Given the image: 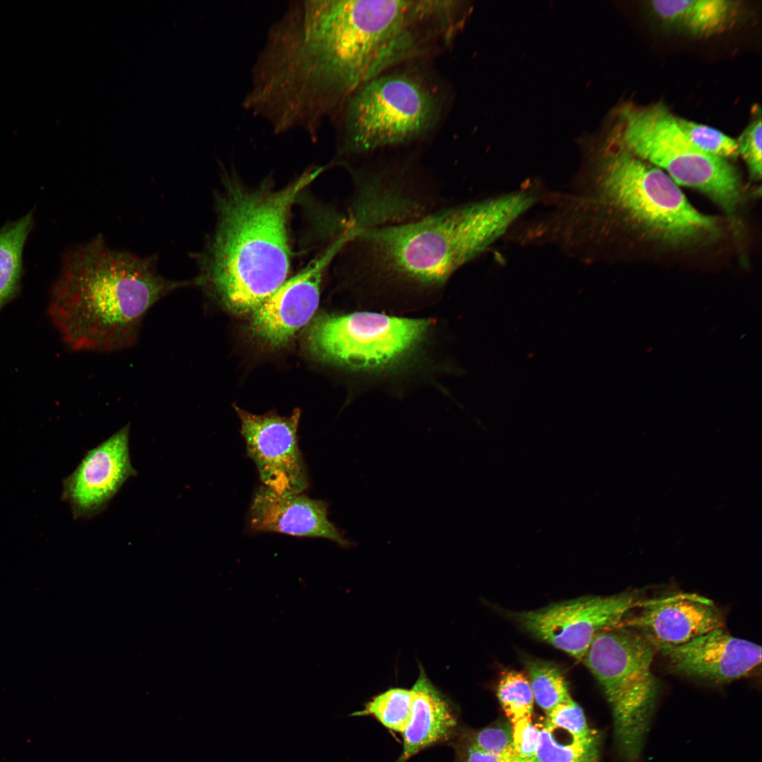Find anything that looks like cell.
Wrapping results in <instances>:
<instances>
[{"mask_svg": "<svg viewBox=\"0 0 762 762\" xmlns=\"http://www.w3.org/2000/svg\"><path fill=\"white\" fill-rule=\"evenodd\" d=\"M191 284L162 276L157 255L112 248L98 235L64 255L49 314L74 351L123 350L136 344L143 320L156 303Z\"/></svg>", "mask_w": 762, "mask_h": 762, "instance_id": "obj_1", "label": "cell"}, {"mask_svg": "<svg viewBox=\"0 0 762 762\" xmlns=\"http://www.w3.org/2000/svg\"><path fill=\"white\" fill-rule=\"evenodd\" d=\"M324 167L305 171L280 188L224 186L213 235L199 254L204 285L238 313H253L286 280L291 266V208Z\"/></svg>", "mask_w": 762, "mask_h": 762, "instance_id": "obj_2", "label": "cell"}, {"mask_svg": "<svg viewBox=\"0 0 762 762\" xmlns=\"http://www.w3.org/2000/svg\"><path fill=\"white\" fill-rule=\"evenodd\" d=\"M514 218L503 198L469 202L361 231L349 243L356 265L405 282L445 283Z\"/></svg>", "mask_w": 762, "mask_h": 762, "instance_id": "obj_3", "label": "cell"}, {"mask_svg": "<svg viewBox=\"0 0 762 762\" xmlns=\"http://www.w3.org/2000/svg\"><path fill=\"white\" fill-rule=\"evenodd\" d=\"M612 141L572 205H597L648 239L670 247L707 243L721 234L720 220L696 210L669 176L617 137Z\"/></svg>", "mask_w": 762, "mask_h": 762, "instance_id": "obj_4", "label": "cell"}, {"mask_svg": "<svg viewBox=\"0 0 762 762\" xmlns=\"http://www.w3.org/2000/svg\"><path fill=\"white\" fill-rule=\"evenodd\" d=\"M443 104L440 90L423 73H382L354 90L334 116L340 152L361 155L423 138L438 123Z\"/></svg>", "mask_w": 762, "mask_h": 762, "instance_id": "obj_5", "label": "cell"}, {"mask_svg": "<svg viewBox=\"0 0 762 762\" xmlns=\"http://www.w3.org/2000/svg\"><path fill=\"white\" fill-rule=\"evenodd\" d=\"M657 652L641 634L618 625L598 632L582 660L611 707L617 746L626 762H641L658 694L652 671Z\"/></svg>", "mask_w": 762, "mask_h": 762, "instance_id": "obj_6", "label": "cell"}, {"mask_svg": "<svg viewBox=\"0 0 762 762\" xmlns=\"http://www.w3.org/2000/svg\"><path fill=\"white\" fill-rule=\"evenodd\" d=\"M618 113L616 137L631 153L665 169L675 183L704 193L725 211L736 210L742 186L734 168L694 145L665 105L627 104Z\"/></svg>", "mask_w": 762, "mask_h": 762, "instance_id": "obj_7", "label": "cell"}, {"mask_svg": "<svg viewBox=\"0 0 762 762\" xmlns=\"http://www.w3.org/2000/svg\"><path fill=\"white\" fill-rule=\"evenodd\" d=\"M429 321L358 312L319 318L308 337L320 358L355 369H379L406 358L423 339Z\"/></svg>", "mask_w": 762, "mask_h": 762, "instance_id": "obj_8", "label": "cell"}, {"mask_svg": "<svg viewBox=\"0 0 762 762\" xmlns=\"http://www.w3.org/2000/svg\"><path fill=\"white\" fill-rule=\"evenodd\" d=\"M639 591L590 595L514 614L525 631L582 661L595 636L618 626L644 601Z\"/></svg>", "mask_w": 762, "mask_h": 762, "instance_id": "obj_9", "label": "cell"}, {"mask_svg": "<svg viewBox=\"0 0 762 762\" xmlns=\"http://www.w3.org/2000/svg\"><path fill=\"white\" fill-rule=\"evenodd\" d=\"M248 456L262 485L280 495L303 493L309 477L298 441L301 410L289 416L256 415L235 406Z\"/></svg>", "mask_w": 762, "mask_h": 762, "instance_id": "obj_10", "label": "cell"}, {"mask_svg": "<svg viewBox=\"0 0 762 762\" xmlns=\"http://www.w3.org/2000/svg\"><path fill=\"white\" fill-rule=\"evenodd\" d=\"M348 241L346 236L340 235L253 313L251 329L256 337L272 346H280L309 322L319 305L325 271Z\"/></svg>", "mask_w": 762, "mask_h": 762, "instance_id": "obj_11", "label": "cell"}, {"mask_svg": "<svg viewBox=\"0 0 762 762\" xmlns=\"http://www.w3.org/2000/svg\"><path fill=\"white\" fill-rule=\"evenodd\" d=\"M657 651L673 672L715 684L746 677L761 663L759 645L733 636L724 627L680 645L660 647Z\"/></svg>", "mask_w": 762, "mask_h": 762, "instance_id": "obj_12", "label": "cell"}, {"mask_svg": "<svg viewBox=\"0 0 762 762\" xmlns=\"http://www.w3.org/2000/svg\"><path fill=\"white\" fill-rule=\"evenodd\" d=\"M619 626L641 634L656 648L677 646L714 629L724 627L721 611L710 599L682 593L645 599Z\"/></svg>", "mask_w": 762, "mask_h": 762, "instance_id": "obj_13", "label": "cell"}, {"mask_svg": "<svg viewBox=\"0 0 762 762\" xmlns=\"http://www.w3.org/2000/svg\"><path fill=\"white\" fill-rule=\"evenodd\" d=\"M129 425L89 450L64 483V497L78 517L101 512L135 474L129 453Z\"/></svg>", "mask_w": 762, "mask_h": 762, "instance_id": "obj_14", "label": "cell"}, {"mask_svg": "<svg viewBox=\"0 0 762 762\" xmlns=\"http://www.w3.org/2000/svg\"><path fill=\"white\" fill-rule=\"evenodd\" d=\"M328 516V504L323 500L304 493L280 495L262 485L250 506L248 528L254 533L325 538L344 548L353 546Z\"/></svg>", "mask_w": 762, "mask_h": 762, "instance_id": "obj_15", "label": "cell"}, {"mask_svg": "<svg viewBox=\"0 0 762 762\" xmlns=\"http://www.w3.org/2000/svg\"><path fill=\"white\" fill-rule=\"evenodd\" d=\"M419 672L411 689V718L403 733V750L396 762H406L423 749L448 739L457 725L450 701L432 683L421 665Z\"/></svg>", "mask_w": 762, "mask_h": 762, "instance_id": "obj_16", "label": "cell"}, {"mask_svg": "<svg viewBox=\"0 0 762 762\" xmlns=\"http://www.w3.org/2000/svg\"><path fill=\"white\" fill-rule=\"evenodd\" d=\"M648 4L666 26L704 37L730 28L742 9L741 2L732 0H655Z\"/></svg>", "mask_w": 762, "mask_h": 762, "instance_id": "obj_17", "label": "cell"}, {"mask_svg": "<svg viewBox=\"0 0 762 762\" xmlns=\"http://www.w3.org/2000/svg\"><path fill=\"white\" fill-rule=\"evenodd\" d=\"M33 222L30 212L0 228V310L19 293L23 253Z\"/></svg>", "mask_w": 762, "mask_h": 762, "instance_id": "obj_18", "label": "cell"}, {"mask_svg": "<svg viewBox=\"0 0 762 762\" xmlns=\"http://www.w3.org/2000/svg\"><path fill=\"white\" fill-rule=\"evenodd\" d=\"M598 733L574 735L548 722L540 725L536 762H598Z\"/></svg>", "mask_w": 762, "mask_h": 762, "instance_id": "obj_19", "label": "cell"}, {"mask_svg": "<svg viewBox=\"0 0 762 762\" xmlns=\"http://www.w3.org/2000/svg\"><path fill=\"white\" fill-rule=\"evenodd\" d=\"M524 662L534 701L546 715L572 699L566 678L557 666L534 658Z\"/></svg>", "mask_w": 762, "mask_h": 762, "instance_id": "obj_20", "label": "cell"}, {"mask_svg": "<svg viewBox=\"0 0 762 762\" xmlns=\"http://www.w3.org/2000/svg\"><path fill=\"white\" fill-rule=\"evenodd\" d=\"M412 706L411 689L391 688L374 696L363 709L351 715H371L387 729L403 734L411 718Z\"/></svg>", "mask_w": 762, "mask_h": 762, "instance_id": "obj_21", "label": "cell"}, {"mask_svg": "<svg viewBox=\"0 0 762 762\" xmlns=\"http://www.w3.org/2000/svg\"><path fill=\"white\" fill-rule=\"evenodd\" d=\"M497 695L511 724L532 717L534 698L529 680L522 672L515 670L502 672Z\"/></svg>", "mask_w": 762, "mask_h": 762, "instance_id": "obj_22", "label": "cell"}, {"mask_svg": "<svg viewBox=\"0 0 762 762\" xmlns=\"http://www.w3.org/2000/svg\"><path fill=\"white\" fill-rule=\"evenodd\" d=\"M676 120L687 137L704 152L725 160L739 155L737 140L718 129L677 116Z\"/></svg>", "mask_w": 762, "mask_h": 762, "instance_id": "obj_23", "label": "cell"}, {"mask_svg": "<svg viewBox=\"0 0 762 762\" xmlns=\"http://www.w3.org/2000/svg\"><path fill=\"white\" fill-rule=\"evenodd\" d=\"M467 743L489 754L509 760H521L512 742V727L502 725L490 726L471 734Z\"/></svg>", "mask_w": 762, "mask_h": 762, "instance_id": "obj_24", "label": "cell"}, {"mask_svg": "<svg viewBox=\"0 0 762 762\" xmlns=\"http://www.w3.org/2000/svg\"><path fill=\"white\" fill-rule=\"evenodd\" d=\"M756 113L737 143L739 154L746 164L751 178L759 181L761 178L762 165V123L761 110L758 109Z\"/></svg>", "mask_w": 762, "mask_h": 762, "instance_id": "obj_25", "label": "cell"}, {"mask_svg": "<svg viewBox=\"0 0 762 762\" xmlns=\"http://www.w3.org/2000/svg\"><path fill=\"white\" fill-rule=\"evenodd\" d=\"M545 722L576 736L587 737L597 732L588 725L581 707L572 698L562 703L548 715Z\"/></svg>", "mask_w": 762, "mask_h": 762, "instance_id": "obj_26", "label": "cell"}, {"mask_svg": "<svg viewBox=\"0 0 762 762\" xmlns=\"http://www.w3.org/2000/svg\"><path fill=\"white\" fill-rule=\"evenodd\" d=\"M512 742L514 751L525 762H536L540 725L533 724L531 717L512 723Z\"/></svg>", "mask_w": 762, "mask_h": 762, "instance_id": "obj_27", "label": "cell"}, {"mask_svg": "<svg viewBox=\"0 0 762 762\" xmlns=\"http://www.w3.org/2000/svg\"><path fill=\"white\" fill-rule=\"evenodd\" d=\"M454 762H525L522 760H509L485 753L474 746L466 743L456 748Z\"/></svg>", "mask_w": 762, "mask_h": 762, "instance_id": "obj_28", "label": "cell"}]
</instances>
